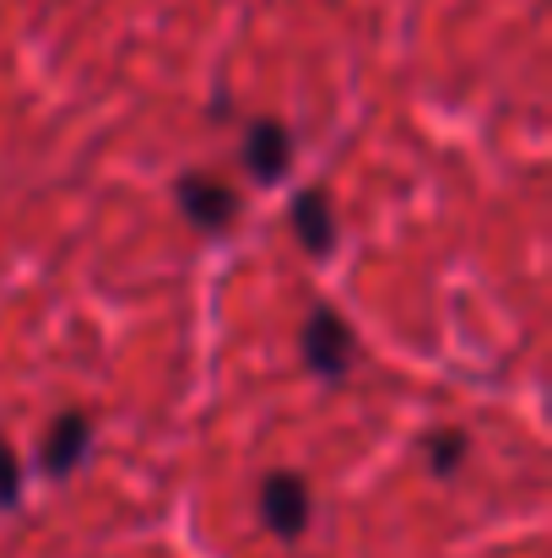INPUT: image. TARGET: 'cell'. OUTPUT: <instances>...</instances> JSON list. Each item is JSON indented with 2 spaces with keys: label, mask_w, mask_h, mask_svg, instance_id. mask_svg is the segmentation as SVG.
I'll return each mask as SVG.
<instances>
[{
  "label": "cell",
  "mask_w": 552,
  "mask_h": 558,
  "mask_svg": "<svg viewBox=\"0 0 552 558\" xmlns=\"http://www.w3.org/2000/svg\"><path fill=\"white\" fill-rule=\"evenodd\" d=\"M304 364L320 379H342L353 369V326L336 310H315L304 320Z\"/></svg>",
  "instance_id": "1"
},
{
  "label": "cell",
  "mask_w": 552,
  "mask_h": 558,
  "mask_svg": "<svg viewBox=\"0 0 552 558\" xmlns=\"http://www.w3.org/2000/svg\"><path fill=\"white\" fill-rule=\"evenodd\" d=\"M260 515L277 537H304L309 526V483L293 472H271L260 483Z\"/></svg>",
  "instance_id": "2"
},
{
  "label": "cell",
  "mask_w": 552,
  "mask_h": 558,
  "mask_svg": "<svg viewBox=\"0 0 552 558\" xmlns=\"http://www.w3.org/2000/svg\"><path fill=\"white\" fill-rule=\"evenodd\" d=\"M180 206L195 228H228L233 211H238V195H233V185H222V180L189 174V180H180Z\"/></svg>",
  "instance_id": "3"
},
{
  "label": "cell",
  "mask_w": 552,
  "mask_h": 558,
  "mask_svg": "<svg viewBox=\"0 0 552 558\" xmlns=\"http://www.w3.org/2000/svg\"><path fill=\"white\" fill-rule=\"evenodd\" d=\"M287 158H293V136L277 125V120H260V125H249V136H244V169L255 174V180H282L287 174Z\"/></svg>",
  "instance_id": "4"
},
{
  "label": "cell",
  "mask_w": 552,
  "mask_h": 558,
  "mask_svg": "<svg viewBox=\"0 0 552 558\" xmlns=\"http://www.w3.org/2000/svg\"><path fill=\"white\" fill-rule=\"evenodd\" d=\"M87 445H93V423H87L82 412H60L54 428H49V439H44V472L65 477V472L87 456Z\"/></svg>",
  "instance_id": "5"
},
{
  "label": "cell",
  "mask_w": 552,
  "mask_h": 558,
  "mask_svg": "<svg viewBox=\"0 0 552 558\" xmlns=\"http://www.w3.org/2000/svg\"><path fill=\"white\" fill-rule=\"evenodd\" d=\"M293 228H298V239H304L309 255H326L336 244V211H331V201L320 190H304L293 201Z\"/></svg>",
  "instance_id": "6"
},
{
  "label": "cell",
  "mask_w": 552,
  "mask_h": 558,
  "mask_svg": "<svg viewBox=\"0 0 552 558\" xmlns=\"http://www.w3.org/2000/svg\"><path fill=\"white\" fill-rule=\"evenodd\" d=\"M422 456H428V466H433L439 477H455L461 461H466V434H433V439L422 445Z\"/></svg>",
  "instance_id": "7"
},
{
  "label": "cell",
  "mask_w": 552,
  "mask_h": 558,
  "mask_svg": "<svg viewBox=\"0 0 552 558\" xmlns=\"http://www.w3.org/2000/svg\"><path fill=\"white\" fill-rule=\"evenodd\" d=\"M16 488H22V466H16L11 445H0V510L16 505Z\"/></svg>",
  "instance_id": "8"
}]
</instances>
